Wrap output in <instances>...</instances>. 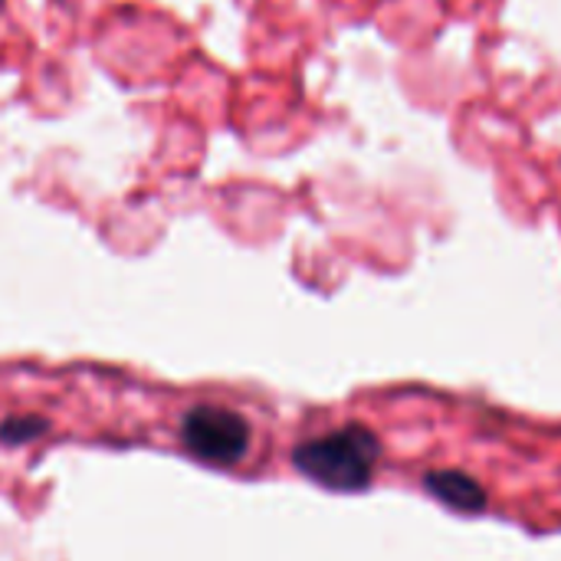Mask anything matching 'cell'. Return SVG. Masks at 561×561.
<instances>
[{"instance_id": "obj_2", "label": "cell", "mask_w": 561, "mask_h": 561, "mask_svg": "<svg viewBox=\"0 0 561 561\" xmlns=\"http://www.w3.org/2000/svg\"><path fill=\"white\" fill-rule=\"evenodd\" d=\"M181 440L191 457L214 467H233L250 450V424L243 414L220 404H197L184 414Z\"/></svg>"}, {"instance_id": "obj_1", "label": "cell", "mask_w": 561, "mask_h": 561, "mask_svg": "<svg viewBox=\"0 0 561 561\" xmlns=\"http://www.w3.org/2000/svg\"><path fill=\"white\" fill-rule=\"evenodd\" d=\"M381 447L378 437L358 424L332 431L325 437H312L296 447L293 463L302 477L316 480L325 490L355 493L365 490L375 477Z\"/></svg>"}, {"instance_id": "obj_3", "label": "cell", "mask_w": 561, "mask_h": 561, "mask_svg": "<svg viewBox=\"0 0 561 561\" xmlns=\"http://www.w3.org/2000/svg\"><path fill=\"white\" fill-rule=\"evenodd\" d=\"M427 490L447 503L450 510H460V513H480L486 506V493L477 480L457 473V470H440V473H431L427 480Z\"/></svg>"}, {"instance_id": "obj_4", "label": "cell", "mask_w": 561, "mask_h": 561, "mask_svg": "<svg viewBox=\"0 0 561 561\" xmlns=\"http://www.w3.org/2000/svg\"><path fill=\"white\" fill-rule=\"evenodd\" d=\"M43 431H46V421H39V417H10V421L0 424V440L26 444V440L39 437Z\"/></svg>"}]
</instances>
